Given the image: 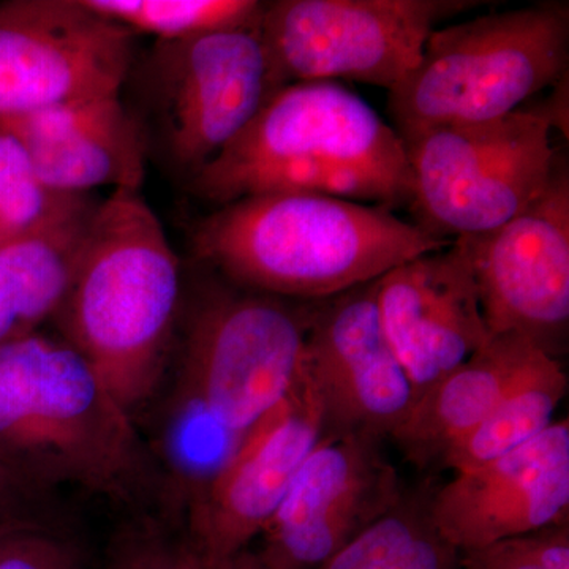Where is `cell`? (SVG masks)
<instances>
[{
  "label": "cell",
  "mask_w": 569,
  "mask_h": 569,
  "mask_svg": "<svg viewBox=\"0 0 569 569\" xmlns=\"http://www.w3.org/2000/svg\"><path fill=\"white\" fill-rule=\"evenodd\" d=\"M0 467L50 508L71 492L118 518L163 516V475L140 422L58 335L0 346Z\"/></svg>",
  "instance_id": "obj_1"
},
{
  "label": "cell",
  "mask_w": 569,
  "mask_h": 569,
  "mask_svg": "<svg viewBox=\"0 0 569 569\" xmlns=\"http://www.w3.org/2000/svg\"><path fill=\"white\" fill-rule=\"evenodd\" d=\"M452 241L389 209L328 194H253L217 206L192 231L197 260L244 290L321 301L376 282Z\"/></svg>",
  "instance_id": "obj_2"
},
{
  "label": "cell",
  "mask_w": 569,
  "mask_h": 569,
  "mask_svg": "<svg viewBox=\"0 0 569 569\" xmlns=\"http://www.w3.org/2000/svg\"><path fill=\"white\" fill-rule=\"evenodd\" d=\"M182 274L137 190L99 201L52 323L138 421L162 388L181 317Z\"/></svg>",
  "instance_id": "obj_3"
},
{
  "label": "cell",
  "mask_w": 569,
  "mask_h": 569,
  "mask_svg": "<svg viewBox=\"0 0 569 569\" xmlns=\"http://www.w3.org/2000/svg\"><path fill=\"white\" fill-rule=\"evenodd\" d=\"M189 183L216 206L306 192L389 211L410 206L413 190L406 144L395 127L336 81L283 86Z\"/></svg>",
  "instance_id": "obj_4"
},
{
  "label": "cell",
  "mask_w": 569,
  "mask_h": 569,
  "mask_svg": "<svg viewBox=\"0 0 569 569\" xmlns=\"http://www.w3.org/2000/svg\"><path fill=\"white\" fill-rule=\"evenodd\" d=\"M569 7L539 2L430 33L413 70L388 92L403 140L437 127L497 121L568 73Z\"/></svg>",
  "instance_id": "obj_5"
},
{
  "label": "cell",
  "mask_w": 569,
  "mask_h": 569,
  "mask_svg": "<svg viewBox=\"0 0 569 569\" xmlns=\"http://www.w3.org/2000/svg\"><path fill=\"white\" fill-rule=\"evenodd\" d=\"M552 118L520 110L473 126L437 127L403 140L417 224L455 241L489 233L526 211L556 171Z\"/></svg>",
  "instance_id": "obj_6"
},
{
  "label": "cell",
  "mask_w": 569,
  "mask_h": 569,
  "mask_svg": "<svg viewBox=\"0 0 569 569\" xmlns=\"http://www.w3.org/2000/svg\"><path fill=\"white\" fill-rule=\"evenodd\" d=\"M213 277L187 317L174 385L244 437L298 378L316 301L257 293Z\"/></svg>",
  "instance_id": "obj_7"
},
{
  "label": "cell",
  "mask_w": 569,
  "mask_h": 569,
  "mask_svg": "<svg viewBox=\"0 0 569 569\" xmlns=\"http://www.w3.org/2000/svg\"><path fill=\"white\" fill-rule=\"evenodd\" d=\"M467 0H276L260 32L280 86L350 80L391 91Z\"/></svg>",
  "instance_id": "obj_8"
},
{
  "label": "cell",
  "mask_w": 569,
  "mask_h": 569,
  "mask_svg": "<svg viewBox=\"0 0 569 569\" xmlns=\"http://www.w3.org/2000/svg\"><path fill=\"white\" fill-rule=\"evenodd\" d=\"M148 84L163 152L189 182L282 89L260 22L189 40L156 41Z\"/></svg>",
  "instance_id": "obj_9"
},
{
  "label": "cell",
  "mask_w": 569,
  "mask_h": 569,
  "mask_svg": "<svg viewBox=\"0 0 569 569\" xmlns=\"http://www.w3.org/2000/svg\"><path fill=\"white\" fill-rule=\"evenodd\" d=\"M134 36L84 0L0 3V121L121 93Z\"/></svg>",
  "instance_id": "obj_10"
},
{
  "label": "cell",
  "mask_w": 569,
  "mask_h": 569,
  "mask_svg": "<svg viewBox=\"0 0 569 569\" xmlns=\"http://www.w3.org/2000/svg\"><path fill=\"white\" fill-rule=\"evenodd\" d=\"M455 241L470 258L489 335L522 337L559 359L569 332V173L563 160L526 211L489 233Z\"/></svg>",
  "instance_id": "obj_11"
},
{
  "label": "cell",
  "mask_w": 569,
  "mask_h": 569,
  "mask_svg": "<svg viewBox=\"0 0 569 569\" xmlns=\"http://www.w3.org/2000/svg\"><path fill=\"white\" fill-rule=\"evenodd\" d=\"M361 433H325L263 533L247 549L258 569H317L402 500L406 486Z\"/></svg>",
  "instance_id": "obj_12"
},
{
  "label": "cell",
  "mask_w": 569,
  "mask_h": 569,
  "mask_svg": "<svg viewBox=\"0 0 569 569\" xmlns=\"http://www.w3.org/2000/svg\"><path fill=\"white\" fill-rule=\"evenodd\" d=\"M323 436V408L301 366L287 395L250 427L187 512V533L209 568L222 569L252 548Z\"/></svg>",
  "instance_id": "obj_13"
},
{
  "label": "cell",
  "mask_w": 569,
  "mask_h": 569,
  "mask_svg": "<svg viewBox=\"0 0 569 569\" xmlns=\"http://www.w3.org/2000/svg\"><path fill=\"white\" fill-rule=\"evenodd\" d=\"M377 280L316 301L305 366L325 415V433L387 440L415 403L377 312Z\"/></svg>",
  "instance_id": "obj_14"
},
{
  "label": "cell",
  "mask_w": 569,
  "mask_h": 569,
  "mask_svg": "<svg viewBox=\"0 0 569 569\" xmlns=\"http://www.w3.org/2000/svg\"><path fill=\"white\" fill-rule=\"evenodd\" d=\"M377 312L415 400L490 339L470 258L458 241L377 279Z\"/></svg>",
  "instance_id": "obj_15"
},
{
  "label": "cell",
  "mask_w": 569,
  "mask_h": 569,
  "mask_svg": "<svg viewBox=\"0 0 569 569\" xmlns=\"http://www.w3.org/2000/svg\"><path fill=\"white\" fill-rule=\"evenodd\" d=\"M430 516L452 548L468 550L567 522L569 421L433 488Z\"/></svg>",
  "instance_id": "obj_16"
},
{
  "label": "cell",
  "mask_w": 569,
  "mask_h": 569,
  "mask_svg": "<svg viewBox=\"0 0 569 569\" xmlns=\"http://www.w3.org/2000/svg\"><path fill=\"white\" fill-rule=\"evenodd\" d=\"M28 153L43 186L62 197L100 187L141 192L148 160L144 123L121 93L78 100L0 121Z\"/></svg>",
  "instance_id": "obj_17"
},
{
  "label": "cell",
  "mask_w": 569,
  "mask_h": 569,
  "mask_svg": "<svg viewBox=\"0 0 569 569\" xmlns=\"http://www.w3.org/2000/svg\"><path fill=\"white\" fill-rule=\"evenodd\" d=\"M535 350L519 336H490L481 350L415 400L389 438L415 467L440 466L449 448L488 417Z\"/></svg>",
  "instance_id": "obj_18"
},
{
  "label": "cell",
  "mask_w": 569,
  "mask_h": 569,
  "mask_svg": "<svg viewBox=\"0 0 569 569\" xmlns=\"http://www.w3.org/2000/svg\"><path fill=\"white\" fill-rule=\"evenodd\" d=\"M99 200L71 197L32 233L0 246V346L52 323L69 291Z\"/></svg>",
  "instance_id": "obj_19"
},
{
  "label": "cell",
  "mask_w": 569,
  "mask_h": 569,
  "mask_svg": "<svg viewBox=\"0 0 569 569\" xmlns=\"http://www.w3.org/2000/svg\"><path fill=\"white\" fill-rule=\"evenodd\" d=\"M567 392L568 376L559 359L535 350L488 417L449 448L440 466L462 473L529 443L552 425Z\"/></svg>",
  "instance_id": "obj_20"
},
{
  "label": "cell",
  "mask_w": 569,
  "mask_h": 569,
  "mask_svg": "<svg viewBox=\"0 0 569 569\" xmlns=\"http://www.w3.org/2000/svg\"><path fill=\"white\" fill-rule=\"evenodd\" d=\"M432 486L407 489L402 500L317 569H460L459 550L430 516Z\"/></svg>",
  "instance_id": "obj_21"
},
{
  "label": "cell",
  "mask_w": 569,
  "mask_h": 569,
  "mask_svg": "<svg viewBox=\"0 0 569 569\" xmlns=\"http://www.w3.org/2000/svg\"><path fill=\"white\" fill-rule=\"evenodd\" d=\"M86 6L134 37L182 41L220 29L258 24L264 2L258 0H84Z\"/></svg>",
  "instance_id": "obj_22"
},
{
  "label": "cell",
  "mask_w": 569,
  "mask_h": 569,
  "mask_svg": "<svg viewBox=\"0 0 569 569\" xmlns=\"http://www.w3.org/2000/svg\"><path fill=\"white\" fill-rule=\"evenodd\" d=\"M100 569H211L183 523L160 515L123 516L100 553Z\"/></svg>",
  "instance_id": "obj_23"
},
{
  "label": "cell",
  "mask_w": 569,
  "mask_h": 569,
  "mask_svg": "<svg viewBox=\"0 0 569 569\" xmlns=\"http://www.w3.org/2000/svg\"><path fill=\"white\" fill-rule=\"evenodd\" d=\"M0 569H100L69 518L20 520L0 526Z\"/></svg>",
  "instance_id": "obj_24"
},
{
  "label": "cell",
  "mask_w": 569,
  "mask_h": 569,
  "mask_svg": "<svg viewBox=\"0 0 569 569\" xmlns=\"http://www.w3.org/2000/svg\"><path fill=\"white\" fill-rule=\"evenodd\" d=\"M70 198L43 186L21 142L0 123V246L32 233Z\"/></svg>",
  "instance_id": "obj_25"
},
{
  "label": "cell",
  "mask_w": 569,
  "mask_h": 569,
  "mask_svg": "<svg viewBox=\"0 0 569 569\" xmlns=\"http://www.w3.org/2000/svg\"><path fill=\"white\" fill-rule=\"evenodd\" d=\"M460 569H569V522L459 550Z\"/></svg>",
  "instance_id": "obj_26"
},
{
  "label": "cell",
  "mask_w": 569,
  "mask_h": 569,
  "mask_svg": "<svg viewBox=\"0 0 569 569\" xmlns=\"http://www.w3.org/2000/svg\"><path fill=\"white\" fill-rule=\"evenodd\" d=\"M61 509L41 505L0 467V526L20 520L62 518Z\"/></svg>",
  "instance_id": "obj_27"
},
{
  "label": "cell",
  "mask_w": 569,
  "mask_h": 569,
  "mask_svg": "<svg viewBox=\"0 0 569 569\" xmlns=\"http://www.w3.org/2000/svg\"><path fill=\"white\" fill-rule=\"evenodd\" d=\"M230 565L233 569H258L254 567L252 559H250L249 553L247 552L241 553V556H239L238 559L231 561Z\"/></svg>",
  "instance_id": "obj_28"
},
{
  "label": "cell",
  "mask_w": 569,
  "mask_h": 569,
  "mask_svg": "<svg viewBox=\"0 0 569 569\" xmlns=\"http://www.w3.org/2000/svg\"><path fill=\"white\" fill-rule=\"evenodd\" d=\"M223 569H233V568H231V565H227V567H224Z\"/></svg>",
  "instance_id": "obj_29"
}]
</instances>
